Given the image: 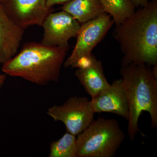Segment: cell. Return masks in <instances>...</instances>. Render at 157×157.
<instances>
[{"instance_id":"30bf717a","label":"cell","mask_w":157,"mask_h":157,"mask_svg":"<svg viewBox=\"0 0 157 157\" xmlns=\"http://www.w3.org/2000/svg\"><path fill=\"white\" fill-rule=\"evenodd\" d=\"M24 32L7 16L0 5V64H4L16 55Z\"/></svg>"},{"instance_id":"9c48e42d","label":"cell","mask_w":157,"mask_h":157,"mask_svg":"<svg viewBox=\"0 0 157 157\" xmlns=\"http://www.w3.org/2000/svg\"><path fill=\"white\" fill-rule=\"evenodd\" d=\"M90 104L95 113H111L128 119V101L122 78L114 80L107 90L92 98Z\"/></svg>"},{"instance_id":"52a82bcc","label":"cell","mask_w":157,"mask_h":157,"mask_svg":"<svg viewBox=\"0 0 157 157\" xmlns=\"http://www.w3.org/2000/svg\"><path fill=\"white\" fill-rule=\"evenodd\" d=\"M0 5L10 19L24 30L32 25L42 26L53 11L46 0H0Z\"/></svg>"},{"instance_id":"7c38bea8","label":"cell","mask_w":157,"mask_h":157,"mask_svg":"<svg viewBox=\"0 0 157 157\" xmlns=\"http://www.w3.org/2000/svg\"><path fill=\"white\" fill-rule=\"evenodd\" d=\"M61 9L82 24L105 12L100 0H70L63 4Z\"/></svg>"},{"instance_id":"ba28073f","label":"cell","mask_w":157,"mask_h":157,"mask_svg":"<svg viewBox=\"0 0 157 157\" xmlns=\"http://www.w3.org/2000/svg\"><path fill=\"white\" fill-rule=\"evenodd\" d=\"M81 26L66 11L51 12L42 25L44 34L41 43L52 46L69 45V40L77 36Z\"/></svg>"},{"instance_id":"4fadbf2b","label":"cell","mask_w":157,"mask_h":157,"mask_svg":"<svg viewBox=\"0 0 157 157\" xmlns=\"http://www.w3.org/2000/svg\"><path fill=\"white\" fill-rule=\"evenodd\" d=\"M104 11L109 14L116 25L121 24L135 13V6L131 0H100Z\"/></svg>"},{"instance_id":"277c9868","label":"cell","mask_w":157,"mask_h":157,"mask_svg":"<svg viewBox=\"0 0 157 157\" xmlns=\"http://www.w3.org/2000/svg\"><path fill=\"white\" fill-rule=\"evenodd\" d=\"M125 138L117 121L99 117L77 135V157H113Z\"/></svg>"},{"instance_id":"7a4b0ae2","label":"cell","mask_w":157,"mask_h":157,"mask_svg":"<svg viewBox=\"0 0 157 157\" xmlns=\"http://www.w3.org/2000/svg\"><path fill=\"white\" fill-rule=\"evenodd\" d=\"M69 47L27 42L17 55L3 64L2 70L39 85L58 82Z\"/></svg>"},{"instance_id":"ac0fdd59","label":"cell","mask_w":157,"mask_h":157,"mask_svg":"<svg viewBox=\"0 0 157 157\" xmlns=\"http://www.w3.org/2000/svg\"><path fill=\"white\" fill-rule=\"evenodd\" d=\"M6 76L4 74H0V89L4 84L6 81Z\"/></svg>"},{"instance_id":"3957f363","label":"cell","mask_w":157,"mask_h":157,"mask_svg":"<svg viewBox=\"0 0 157 157\" xmlns=\"http://www.w3.org/2000/svg\"><path fill=\"white\" fill-rule=\"evenodd\" d=\"M151 67L146 64L131 63L122 66L121 69L128 101V135L132 141L140 132L138 122L144 111L150 115L152 128L157 127V78Z\"/></svg>"},{"instance_id":"6da1fadb","label":"cell","mask_w":157,"mask_h":157,"mask_svg":"<svg viewBox=\"0 0 157 157\" xmlns=\"http://www.w3.org/2000/svg\"><path fill=\"white\" fill-rule=\"evenodd\" d=\"M113 36L124 55L122 66L157 64V0L138 8L131 17L116 25Z\"/></svg>"},{"instance_id":"e0dca14e","label":"cell","mask_w":157,"mask_h":157,"mask_svg":"<svg viewBox=\"0 0 157 157\" xmlns=\"http://www.w3.org/2000/svg\"><path fill=\"white\" fill-rule=\"evenodd\" d=\"M135 8H140L145 6L148 2V0H131Z\"/></svg>"},{"instance_id":"8992f818","label":"cell","mask_w":157,"mask_h":157,"mask_svg":"<svg viewBox=\"0 0 157 157\" xmlns=\"http://www.w3.org/2000/svg\"><path fill=\"white\" fill-rule=\"evenodd\" d=\"M114 23L111 16L104 12L94 19L82 25L74 49L63 63L65 68L72 67L82 56L90 55L96 45Z\"/></svg>"},{"instance_id":"d6986e66","label":"cell","mask_w":157,"mask_h":157,"mask_svg":"<svg viewBox=\"0 0 157 157\" xmlns=\"http://www.w3.org/2000/svg\"><path fill=\"white\" fill-rule=\"evenodd\" d=\"M0 155H1V151H0Z\"/></svg>"},{"instance_id":"5b68a950","label":"cell","mask_w":157,"mask_h":157,"mask_svg":"<svg viewBox=\"0 0 157 157\" xmlns=\"http://www.w3.org/2000/svg\"><path fill=\"white\" fill-rule=\"evenodd\" d=\"M47 114L54 121L64 124L67 132L77 136L94 120L95 113L87 98L73 96L62 105L48 108Z\"/></svg>"},{"instance_id":"2e32d148","label":"cell","mask_w":157,"mask_h":157,"mask_svg":"<svg viewBox=\"0 0 157 157\" xmlns=\"http://www.w3.org/2000/svg\"><path fill=\"white\" fill-rule=\"evenodd\" d=\"M70 0H46L47 6L49 8H52L53 6L59 4H63Z\"/></svg>"},{"instance_id":"8fae6325","label":"cell","mask_w":157,"mask_h":157,"mask_svg":"<svg viewBox=\"0 0 157 157\" xmlns=\"http://www.w3.org/2000/svg\"><path fill=\"white\" fill-rule=\"evenodd\" d=\"M75 75L92 98L97 97L110 85L105 77L102 62L97 59L90 67L77 69Z\"/></svg>"},{"instance_id":"5bb4252c","label":"cell","mask_w":157,"mask_h":157,"mask_svg":"<svg viewBox=\"0 0 157 157\" xmlns=\"http://www.w3.org/2000/svg\"><path fill=\"white\" fill-rule=\"evenodd\" d=\"M67 132L51 144L49 157H77V137Z\"/></svg>"},{"instance_id":"9a60e30c","label":"cell","mask_w":157,"mask_h":157,"mask_svg":"<svg viewBox=\"0 0 157 157\" xmlns=\"http://www.w3.org/2000/svg\"><path fill=\"white\" fill-rule=\"evenodd\" d=\"M96 59L97 58L93 54L88 56H82L78 59L71 67L80 69H86L91 67Z\"/></svg>"}]
</instances>
